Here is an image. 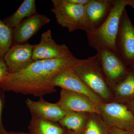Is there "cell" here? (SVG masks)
<instances>
[{
  "mask_svg": "<svg viewBox=\"0 0 134 134\" xmlns=\"http://www.w3.org/2000/svg\"><path fill=\"white\" fill-rule=\"evenodd\" d=\"M72 53L66 45L58 44L53 39L51 30L42 34L38 44L34 45L32 58L39 60L57 59Z\"/></svg>",
  "mask_w": 134,
  "mask_h": 134,
  "instance_id": "11",
  "label": "cell"
},
{
  "mask_svg": "<svg viewBox=\"0 0 134 134\" xmlns=\"http://www.w3.org/2000/svg\"><path fill=\"white\" fill-rule=\"evenodd\" d=\"M131 133L114 128H110L109 134H131Z\"/></svg>",
  "mask_w": 134,
  "mask_h": 134,
  "instance_id": "24",
  "label": "cell"
},
{
  "mask_svg": "<svg viewBox=\"0 0 134 134\" xmlns=\"http://www.w3.org/2000/svg\"><path fill=\"white\" fill-rule=\"evenodd\" d=\"M115 46L127 66L134 63V27L125 9L121 18Z\"/></svg>",
  "mask_w": 134,
  "mask_h": 134,
  "instance_id": "7",
  "label": "cell"
},
{
  "mask_svg": "<svg viewBox=\"0 0 134 134\" xmlns=\"http://www.w3.org/2000/svg\"><path fill=\"white\" fill-rule=\"evenodd\" d=\"M37 13L36 1L25 0L14 14L3 21L7 26L14 30L24 18H28Z\"/></svg>",
  "mask_w": 134,
  "mask_h": 134,
  "instance_id": "16",
  "label": "cell"
},
{
  "mask_svg": "<svg viewBox=\"0 0 134 134\" xmlns=\"http://www.w3.org/2000/svg\"><path fill=\"white\" fill-rule=\"evenodd\" d=\"M52 82L55 87L58 86L86 96L97 105L104 102L86 86L71 67L59 72L53 78Z\"/></svg>",
  "mask_w": 134,
  "mask_h": 134,
  "instance_id": "9",
  "label": "cell"
},
{
  "mask_svg": "<svg viewBox=\"0 0 134 134\" xmlns=\"http://www.w3.org/2000/svg\"><path fill=\"white\" fill-rule=\"evenodd\" d=\"M122 2L126 5L132 7L134 10V0H122Z\"/></svg>",
  "mask_w": 134,
  "mask_h": 134,
  "instance_id": "25",
  "label": "cell"
},
{
  "mask_svg": "<svg viewBox=\"0 0 134 134\" xmlns=\"http://www.w3.org/2000/svg\"><path fill=\"white\" fill-rule=\"evenodd\" d=\"M114 0H90L84 6L82 30L94 31L105 21L111 10Z\"/></svg>",
  "mask_w": 134,
  "mask_h": 134,
  "instance_id": "8",
  "label": "cell"
},
{
  "mask_svg": "<svg viewBox=\"0 0 134 134\" xmlns=\"http://www.w3.org/2000/svg\"><path fill=\"white\" fill-rule=\"evenodd\" d=\"M98 108L99 115L110 127L134 132V114L127 106L117 102H103Z\"/></svg>",
  "mask_w": 134,
  "mask_h": 134,
  "instance_id": "5",
  "label": "cell"
},
{
  "mask_svg": "<svg viewBox=\"0 0 134 134\" xmlns=\"http://www.w3.org/2000/svg\"><path fill=\"white\" fill-rule=\"evenodd\" d=\"M50 21V19L45 15L38 13L25 19L13 30L14 44L26 43Z\"/></svg>",
  "mask_w": 134,
  "mask_h": 134,
  "instance_id": "13",
  "label": "cell"
},
{
  "mask_svg": "<svg viewBox=\"0 0 134 134\" xmlns=\"http://www.w3.org/2000/svg\"><path fill=\"white\" fill-rule=\"evenodd\" d=\"M110 128L98 114L89 113L83 134H109Z\"/></svg>",
  "mask_w": 134,
  "mask_h": 134,
  "instance_id": "19",
  "label": "cell"
},
{
  "mask_svg": "<svg viewBox=\"0 0 134 134\" xmlns=\"http://www.w3.org/2000/svg\"><path fill=\"white\" fill-rule=\"evenodd\" d=\"M13 42V29L0 20V58H3Z\"/></svg>",
  "mask_w": 134,
  "mask_h": 134,
  "instance_id": "20",
  "label": "cell"
},
{
  "mask_svg": "<svg viewBox=\"0 0 134 134\" xmlns=\"http://www.w3.org/2000/svg\"><path fill=\"white\" fill-rule=\"evenodd\" d=\"M126 6L122 0H114L111 10L105 21L97 30L86 33L89 45L96 50L104 47L117 50L115 40L121 18Z\"/></svg>",
  "mask_w": 134,
  "mask_h": 134,
  "instance_id": "3",
  "label": "cell"
},
{
  "mask_svg": "<svg viewBox=\"0 0 134 134\" xmlns=\"http://www.w3.org/2000/svg\"><path fill=\"white\" fill-rule=\"evenodd\" d=\"M31 114L28 127L30 134H63L67 130L58 122L50 121Z\"/></svg>",
  "mask_w": 134,
  "mask_h": 134,
  "instance_id": "15",
  "label": "cell"
},
{
  "mask_svg": "<svg viewBox=\"0 0 134 134\" xmlns=\"http://www.w3.org/2000/svg\"><path fill=\"white\" fill-rule=\"evenodd\" d=\"M88 87L105 102L111 98L110 87L99 65L97 55L85 59L76 58L71 67Z\"/></svg>",
  "mask_w": 134,
  "mask_h": 134,
  "instance_id": "2",
  "label": "cell"
},
{
  "mask_svg": "<svg viewBox=\"0 0 134 134\" xmlns=\"http://www.w3.org/2000/svg\"><path fill=\"white\" fill-rule=\"evenodd\" d=\"M8 73L7 67L3 58H0V82Z\"/></svg>",
  "mask_w": 134,
  "mask_h": 134,
  "instance_id": "21",
  "label": "cell"
},
{
  "mask_svg": "<svg viewBox=\"0 0 134 134\" xmlns=\"http://www.w3.org/2000/svg\"><path fill=\"white\" fill-rule=\"evenodd\" d=\"M34 45L28 43L14 44L3 57L9 74L26 68L34 62L32 53Z\"/></svg>",
  "mask_w": 134,
  "mask_h": 134,
  "instance_id": "10",
  "label": "cell"
},
{
  "mask_svg": "<svg viewBox=\"0 0 134 134\" xmlns=\"http://www.w3.org/2000/svg\"><path fill=\"white\" fill-rule=\"evenodd\" d=\"M66 114L59 121L62 127L68 130L76 132H83L86 126L88 113L67 110Z\"/></svg>",
  "mask_w": 134,
  "mask_h": 134,
  "instance_id": "17",
  "label": "cell"
},
{
  "mask_svg": "<svg viewBox=\"0 0 134 134\" xmlns=\"http://www.w3.org/2000/svg\"><path fill=\"white\" fill-rule=\"evenodd\" d=\"M3 107V100L2 97L0 95V134H7L8 133L5 131L3 125L2 114Z\"/></svg>",
  "mask_w": 134,
  "mask_h": 134,
  "instance_id": "22",
  "label": "cell"
},
{
  "mask_svg": "<svg viewBox=\"0 0 134 134\" xmlns=\"http://www.w3.org/2000/svg\"><path fill=\"white\" fill-rule=\"evenodd\" d=\"M58 104L65 111L98 114V105L86 96L62 89Z\"/></svg>",
  "mask_w": 134,
  "mask_h": 134,
  "instance_id": "12",
  "label": "cell"
},
{
  "mask_svg": "<svg viewBox=\"0 0 134 134\" xmlns=\"http://www.w3.org/2000/svg\"><path fill=\"white\" fill-rule=\"evenodd\" d=\"M66 1L72 4L85 6L90 2V0H66Z\"/></svg>",
  "mask_w": 134,
  "mask_h": 134,
  "instance_id": "23",
  "label": "cell"
},
{
  "mask_svg": "<svg viewBox=\"0 0 134 134\" xmlns=\"http://www.w3.org/2000/svg\"><path fill=\"white\" fill-rule=\"evenodd\" d=\"M7 134H30L29 133H25V132H14L11 133H8Z\"/></svg>",
  "mask_w": 134,
  "mask_h": 134,
  "instance_id": "28",
  "label": "cell"
},
{
  "mask_svg": "<svg viewBox=\"0 0 134 134\" xmlns=\"http://www.w3.org/2000/svg\"><path fill=\"white\" fill-rule=\"evenodd\" d=\"M131 134H134V132H132V133H131Z\"/></svg>",
  "mask_w": 134,
  "mask_h": 134,
  "instance_id": "30",
  "label": "cell"
},
{
  "mask_svg": "<svg viewBox=\"0 0 134 134\" xmlns=\"http://www.w3.org/2000/svg\"><path fill=\"white\" fill-rule=\"evenodd\" d=\"M115 98L126 99L134 97V72L129 70L122 81L114 86Z\"/></svg>",
  "mask_w": 134,
  "mask_h": 134,
  "instance_id": "18",
  "label": "cell"
},
{
  "mask_svg": "<svg viewBox=\"0 0 134 134\" xmlns=\"http://www.w3.org/2000/svg\"><path fill=\"white\" fill-rule=\"evenodd\" d=\"M51 11L55 15L58 24L69 32L83 30L84 6L75 5L66 0H52Z\"/></svg>",
  "mask_w": 134,
  "mask_h": 134,
  "instance_id": "6",
  "label": "cell"
},
{
  "mask_svg": "<svg viewBox=\"0 0 134 134\" xmlns=\"http://www.w3.org/2000/svg\"><path fill=\"white\" fill-rule=\"evenodd\" d=\"M129 106V109L131 110V111H132V113L134 114V99L130 102Z\"/></svg>",
  "mask_w": 134,
  "mask_h": 134,
  "instance_id": "27",
  "label": "cell"
},
{
  "mask_svg": "<svg viewBox=\"0 0 134 134\" xmlns=\"http://www.w3.org/2000/svg\"><path fill=\"white\" fill-rule=\"evenodd\" d=\"M99 65L110 86H114L124 79L129 72L117 50L100 47L96 50Z\"/></svg>",
  "mask_w": 134,
  "mask_h": 134,
  "instance_id": "4",
  "label": "cell"
},
{
  "mask_svg": "<svg viewBox=\"0 0 134 134\" xmlns=\"http://www.w3.org/2000/svg\"><path fill=\"white\" fill-rule=\"evenodd\" d=\"M130 66V68H131V69H132V71L134 72V63L132 65Z\"/></svg>",
  "mask_w": 134,
  "mask_h": 134,
  "instance_id": "29",
  "label": "cell"
},
{
  "mask_svg": "<svg viewBox=\"0 0 134 134\" xmlns=\"http://www.w3.org/2000/svg\"><path fill=\"white\" fill-rule=\"evenodd\" d=\"M76 58L71 53L57 59L35 61L19 72L8 73L0 82V88L39 97L54 93L56 90L53 78L62 70L72 67Z\"/></svg>",
  "mask_w": 134,
  "mask_h": 134,
  "instance_id": "1",
  "label": "cell"
},
{
  "mask_svg": "<svg viewBox=\"0 0 134 134\" xmlns=\"http://www.w3.org/2000/svg\"><path fill=\"white\" fill-rule=\"evenodd\" d=\"M26 104L31 114L53 122H59L66 114V111L58 103L46 101L43 97L37 101L27 99Z\"/></svg>",
  "mask_w": 134,
  "mask_h": 134,
  "instance_id": "14",
  "label": "cell"
},
{
  "mask_svg": "<svg viewBox=\"0 0 134 134\" xmlns=\"http://www.w3.org/2000/svg\"><path fill=\"white\" fill-rule=\"evenodd\" d=\"M83 132H76L67 130L63 134H83Z\"/></svg>",
  "mask_w": 134,
  "mask_h": 134,
  "instance_id": "26",
  "label": "cell"
}]
</instances>
